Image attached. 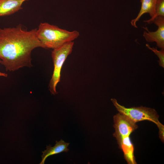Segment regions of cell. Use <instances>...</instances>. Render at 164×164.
<instances>
[{"label":"cell","mask_w":164,"mask_h":164,"mask_svg":"<svg viewBox=\"0 0 164 164\" xmlns=\"http://www.w3.org/2000/svg\"><path fill=\"white\" fill-rule=\"evenodd\" d=\"M37 29L27 31L21 25L0 28V59L6 71L32 66L31 53L37 47L46 48L39 40Z\"/></svg>","instance_id":"1"},{"label":"cell","mask_w":164,"mask_h":164,"mask_svg":"<svg viewBox=\"0 0 164 164\" xmlns=\"http://www.w3.org/2000/svg\"><path fill=\"white\" fill-rule=\"evenodd\" d=\"M79 35L76 30L70 32L47 22L40 23L36 32L38 39L46 48L53 49L72 41Z\"/></svg>","instance_id":"2"},{"label":"cell","mask_w":164,"mask_h":164,"mask_svg":"<svg viewBox=\"0 0 164 164\" xmlns=\"http://www.w3.org/2000/svg\"><path fill=\"white\" fill-rule=\"evenodd\" d=\"M111 100L119 113L133 122L147 120L155 124L159 129L160 138L163 141L164 126L159 121V116L154 109L143 106L127 108L120 104L115 99Z\"/></svg>","instance_id":"3"},{"label":"cell","mask_w":164,"mask_h":164,"mask_svg":"<svg viewBox=\"0 0 164 164\" xmlns=\"http://www.w3.org/2000/svg\"><path fill=\"white\" fill-rule=\"evenodd\" d=\"M73 45V41L68 42L53 49L52 52L54 69L49 84V90L52 94H57L56 87L60 81L61 68L67 56L71 53Z\"/></svg>","instance_id":"4"},{"label":"cell","mask_w":164,"mask_h":164,"mask_svg":"<svg viewBox=\"0 0 164 164\" xmlns=\"http://www.w3.org/2000/svg\"><path fill=\"white\" fill-rule=\"evenodd\" d=\"M113 120L115 132L113 135L117 142L125 137L130 136L138 128L136 123L119 112L114 116Z\"/></svg>","instance_id":"5"},{"label":"cell","mask_w":164,"mask_h":164,"mask_svg":"<svg viewBox=\"0 0 164 164\" xmlns=\"http://www.w3.org/2000/svg\"><path fill=\"white\" fill-rule=\"evenodd\" d=\"M158 26L157 30L155 32L150 31L147 27H143L146 31H144L143 36L148 42H155L157 46L161 49H164V17H156L153 22Z\"/></svg>","instance_id":"6"},{"label":"cell","mask_w":164,"mask_h":164,"mask_svg":"<svg viewBox=\"0 0 164 164\" xmlns=\"http://www.w3.org/2000/svg\"><path fill=\"white\" fill-rule=\"evenodd\" d=\"M158 0H140L141 6L140 11L137 17L131 20V24L132 26L137 28L136 23L140 17L144 14L146 13L149 14L151 18L150 19L144 21V22L151 24L153 23L155 15V6Z\"/></svg>","instance_id":"7"},{"label":"cell","mask_w":164,"mask_h":164,"mask_svg":"<svg viewBox=\"0 0 164 164\" xmlns=\"http://www.w3.org/2000/svg\"><path fill=\"white\" fill-rule=\"evenodd\" d=\"M28 0H0V17L9 15L22 9V5Z\"/></svg>","instance_id":"8"},{"label":"cell","mask_w":164,"mask_h":164,"mask_svg":"<svg viewBox=\"0 0 164 164\" xmlns=\"http://www.w3.org/2000/svg\"><path fill=\"white\" fill-rule=\"evenodd\" d=\"M123 151L124 157L128 164H137L134 155V147L130 136L124 138L117 142Z\"/></svg>","instance_id":"9"},{"label":"cell","mask_w":164,"mask_h":164,"mask_svg":"<svg viewBox=\"0 0 164 164\" xmlns=\"http://www.w3.org/2000/svg\"><path fill=\"white\" fill-rule=\"evenodd\" d=\"M69 144L70 143L66 142L61 139L59 141H56V144L53 147L50 145H47L46 150L42 152V159L39 164H44L46 159L49 156L63 152H67L69 151L68 147Z\"/></svg>","instance_id":"10"},{"label":"cell","mask_w":164,"mask_h":164,"mask_svg":"<svg viewBox=\"0 0 164 164\" xmlns=\"http://www.w3.org/2000/svg\"><path fill=\"white\" fill-rule=\"evenodd\" d=\"M146 46L149 49L157 55L159 59L158 61L159 65L163 68L164 67V49H161L160 50H157L156 48L151 47L148 44H146Z\"/></svg>","instance_id":"11"},{"label":"cell","mask_w":164,"mask_h":164,"mask_svg":"<svg viewBox=\"0 0 164 164\" xmlns=\"http://www.w3.org/2000/svg\"><path fill=\"white\" fill-rule=\"evenodd\" d=\"M155 11L154 19L158 16L164 17V0H158L156 5Z\"/></svg>","instance_id":"12"},{"label":"cell","mask_w":164,"mask_h":164,"mask_svg":"<svg viewBox=\"0 0 164 164\" xmlns=\"http://www.w3.org/2000/svg\"><path fill=\"white\" fill-rule=\"evenodd\" d=\"M1 60L0 59V63H1ZM0 76L7 77V74L5 73L1 72L0 71Z\"/></svg>","instance_id":"13"}]
</instances>
